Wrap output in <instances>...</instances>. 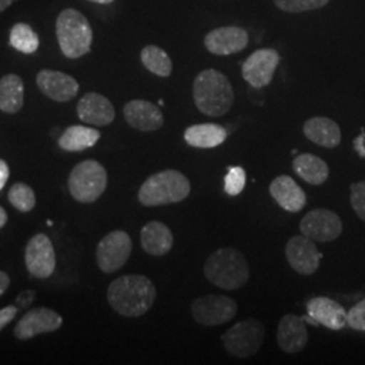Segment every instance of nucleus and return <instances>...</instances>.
<instances>
[{
    "mask_svg": "<svg viewBox=\"0 0 365 365\" xmlns=\"http://www.w3.org/2000/svg\"><path fill=\"white\" fill-rule=\"evenodd\" d=\"M141 245L148 255L164 256L173 247V235L163 222H149L141 230Z\"/></svg>",
    "mask_w": 365,
    "mask_h": 365,
    "instance_id": "nucleus-23",
    "label": "nucleus"
},
{
    "mask_svg": "<svg viewBox=\"0 0 365 365\" xmlns=\"http://www.w3.org/2000/svg\"><path fill=\"white\" fill-rule=\"evenodd\" d=\"M303 133L318 146L333 149L341 143V130L337 122L327 117H314L307 119L303 125Z\"/></svg>",
    "mask_w": 365,
    "mask_h": 365,
    "instance_id": "nucleus-22",
    "label": "nucleus"
},
{
    "mask_svg": "<svg viewBox=\"0 0 365 365\" xmlns=\"http://www.w3.org/2000/svg\"><path fill=\"white\" fill-rule=\"evenodd\" d=\"M191 192L185 175L175 170H161L149 176L138 191V200L146 207L179 203Z\"/></svg>",
    "mask_w": 365,
    "mask_h": 365,
    "instance_id": "nucleus-4",
    "label": "nucleus"
},
{
    "mask_svg": "<svg viewBox=\"0 0 365 365\" xmlns=\"http://www.w3.org/2000/svg\"><path fill=\"white\" fill-rule=\"evenodd\" d=\"M286 257L289 267L297 274L304 276L315 274L321 262V253L315 242L303 235L289 238L286 245Z\"/></svg>",
    "mask_w": 365,
    "mask_h": 365,
    "instance_id": "nucleus-12",
    "label": "nucleus"
},
{
    "mask_svg": "<svg viewBox=\"0 0 365 365\" xmlns=\"http://www.w3.org/2000/svg\"><path fill=\"white\" fill-rule=\"evenodd\" d=\"M249 43V34L240 26L218 27L205 38L207 51L217 56H230L244 51Z\"/></svg>",
    "mask_w": 365,
    "mask_h": 365,
    "instance_id": "nucleus-15",
    "label": "nucleus"
},
{
    "mask_svg": "<svg viewBox=\"0 0 365 365\" xmlns=\"http://www.w3.org/2000/svg\"><path fill=\"white\" fill-rule=\"evenodd\" d=\"M276 339L279 348L283 352L292 354L304 349L309 341V333L304 319L295 314L284 315L279 322Z\"/></svg>",
    "mask_w": 365,
    "mask_h": 365,
    "instance_id": "nucleus-17",
    "label": "nucleus"
},
{
    "mask_svg": "<svg viewBox=\"0 0 365 365\" xmlns=\"http://www.w3.org/2000/svg\"><path fill=\"white\" fill-rule=\"evenodd\" d=\"M280 63V54L271 48L252 53L242 66V78L253 88L267 87Z\"/></svg>",
    "mask_w": 365,
    "mask_h": 365,
    "instance_id": "nucleus-11",
    "label": "nucleus"
},
{
    "mask_svg": "<svg viewBox=\"0 0 365 365\" xmlns=\"http://www.w3.org/2000/svg\"><path fill=\"white\" fill-rule=\"evenodd\" d=\"M351 205L357 217L365 222V180L351 185Z\"/></svg>",
    "mask_w": 365,
    "mask_h": 365,
    "instance_id": "nucleus-33",
    "label": "nucleus"
},
{
    "mask_svg": "<svg viewBox=\"0 0 365 365\" xmlns=\"http://www.w3.org/2000/svg\"><path fill=\"white\" fill-rule=\"evenodd\" d=\"M37 84L42 93L56 102H69L78 92V83L69 75L57 71H41Z\"/></svg>",
    "mask_w": 365,
    "mask_h": 365,
    "instance_id": "nucleus-16",
    "label": "nucleus"
},
{
    "mask_svg": "<svg viewBox=\"0 0 365 365\" xmlns=\"http://www.w3.org/2000/svg\"><path fill=\"white\" fill-rule=\"evenodd\" d=\"M10 286V277L9 274L0 271V297L6 292V289Z\"/></svg>",
    "mask_w": 365,
    "mask_h": 365,
    "instance_id": "nucleus-39",
    "label": "nucleus"
},
{
    "mask_svg": "<svg viewBox=\"0 0 365 365\" xmlns=\"http://www.w3.org/2000/svg\"><path fill=\"white\" fill-rule=\"evenodd\" d=\"M90 1H95V3H99V4H110L114 0H90Z\"/></svg>",
    "mask_w": 365,
    "mask_h": 365,
    "instance_id": "nucleus-42",
    "label": "nucleus"
},
{
    "mask_svg": "<svg viewBox=\"0 0 365 365\" xmlns=\"http://www.w3.org/2000/svg\"><path fill=\"white\" fill-rule=\"evenodd\" d=\"M247 184V173L241 167L230 168L225 178V191L230 196L240 195Z\"/></svg>",
    "mask_w": 365,
    "mask_h": 365,
    "instance_id": "nucleus-32",
    "label": "nucleus"
},
{
    "mask_svg": "<svg viewBox=\"0 0 365 365\" xmlns=\"http://www.w3.org/2000/svg\"><path fill=\"white\" fill-rule=\"evenodd\" d=\"M14 0H0V13L13 4Z\"/></svg>",
    "mask_w": 365,
    "mask_h": 365,
    "instance_id": "nucleus-41",
    "label": "nucleus"
},
{
    "mask_svg": "<svg viewBox=\"0 0 365 365\" xmlns=\"http://www.w3.org/2000/svg\"><path fill=\"white\" fill-rule=\"evenodd\" d=\"M302 235L318 242H331L342 233V222L339 215L327 209L309 211L300 221Z\"/></svg>",
    "mask_w": 365,
    "mask_h": 365,
    "instance_id": "nucleus-10",
    "label": "nucleus"
},
{
    "mask_svg": "<svg viewBox=\"0 0 365 365\" xmlns=\"http://www.w3.org/2000/svg\"><path fill=\"white\" fill-rule=\"evenodd\" d=\"M265 336V327L257 319H245L222 334L227 352L237 359H248L259 352Z\"/></svg>",
    "mask_w": 365,
    "mask_h": 365,
    "instance_id": "nucleus-7",
    "label": "nucleus"
},
{
    "mask_svg": "<svg viewBox=\"0 0 365 365\" xmlns=\"http://www.w3.org/2000/svg\"><path fill=\"white\" fill-rule=\"evenodd\" d=\"M107 299L122 317L135 318L150 310L156 299V287L146 276L126 274L108 286Z\"/></svg>",
    "mask_w": 365,
    "mask_h": 365,
    "instance_id": "nucleus-1",
    "label": "nucleus"
},
{
    "mask_svg": "<svg viewBox=\"0 0 365 365\" xmlns=\"http://www.w3.org/2000/svg\"><path fill=\"white\" fill-rule=\"evenodd\" d=\"M346 322L354 330L365 331V299L359 302L348 312Z\"/></svg>",
    "mask_w": 365,
    "mask_h": 365,
    "instance_id": "nucleus-34",
    "label": "nucleus"
},
{
    "mask_svg": "<svg viewBox=\"0 0 365 365\" xmlns=\"http://www.w3.org/2000/svg\"><path fill=\"white\" fill-rule=\"evenodd\" d=\"M25 261L31 276L37 279L49 277L56 268V255L51 238L42 233L34 235L27 244Z\"/></svg>",
    "mask_w": 365,
    "mask_h": 365,
    "instance_id": "nucleus-13",
    "label": "nucleus"
},
{
    "mask_svg": "<svg viewBox=\"0 0 365 365\" xmlns=\"http://www.w3.org/2000/svg\"><path fill=\"white\" fill-rule=\"evenodd\" d=\"M107 172L102 164L95 160L78 163L68 179V188L72 197L81 203L98 200L107 187Z\"/></svg>",
    "mask_w": 365,
    "mask_h": 365,
    "instance_id": "nucleus-6",
    "label": "nucleus"
},
{
    "mask_svg": "<svg viewBox=\"0 0 365 365\" xmlns=\"http://www.w3.org/2000/svg\"><path fill=\"white\" fill-rule=\"evenodd\" d=\"M9 200L14 207L22 212L31 211L36 206V195L31 187L24 182H16L10 188Z\"/></svg>",
    "mask_w": 365,
    "mask_h": 365,
    "instance_id": "nucleus-30",
    "label": "nucleus"
},
{
    "mask_svg": "<svg viewBox=\"0 0 365 365\" xmlns=\"http://www.w3.org/2000/svg\"><path fill=\"white\" fill-rule=\"evenodd\" d=\"M274 6L286 13H304L325 7L330 0H274Z\"/></svg>",
    "mask_w": 365,
    "mask_h": 365,
    "instance_id": "nucleus-31",
    "label": "nucleus"
},
{
    "mask_svg": "<svg viewBox=\"0 0 365 365\" xmlns=\"http://www.w3.org/2000/svg\"><path fill=\"white\" fill-rule=\"evenodd\" d=\"M101 138V133L87 126H71L58 140V145L66 152H81L92 148Z\"/></svg>",
    "mask_w": 365,
    "mask_h": 365,
    "instance_id": "nucleus-27",
    "label": "nucleus"
},
{
    "mask_svg": "<svg viewBox=\"0 0 365 365\" xmlns=\"http://www.w3.org/2000/svg\"><path fill=\"white\" fill-rule=\"evenodd\" d=\"M205 276L214 286L235 291L248 283L250 269L248 261L238 249L221 248L206 260Z\"/></svg>",
    "mask_w": 365,
    "mask_h": 365,
    "instance_id": "nucleus-3",
    "label": "nucleus"
},
{
    "mask_svg": "<svg viewBox=\"0 0 365 365\" xmlns=\"http://www.w3.org/2000/svg\"><path fill=\"white\" fill-rule=\"evenodd\" d=\"M131 249L130 235L123 230H114L99 242L96 248V262L105 274H113L129 260Z\"/></svg>",
    "mask_w": 365,
    "mask_h": 365,
    "instance_id": "nucleus-9",
    "label": "nucleus"
},
{
    "mask_svg": "<svg viewBox=\"0 0 365 365\" xmlns=\"http://www.w3.org/2000/svg\"><path fill=\"white\" fill-rule=\"evenodd\" d=\"M6 222H7V212L3 207H0V229L6 225Z\"/></svg>",
    "mask_w": 365,
    "mask_h": 365,
    "instance_id": "nucleus-40",
    "label": "nucleus"
},
{
    "mask_svg": "<svg viewBox=\"0 0 365 365\" xmlns=\"http://www.w3.org/2000/svg\"><path fill=\"white\" fill-rule=\"evenodd\" d=\"M269 192L276 203L288 212H299L307 205L304 191L287 175L277 176L269 185Z\"/></svg>",
    "mask_w": 365,
    "mask_h": 365,
    "instance_id": "nucleus-21",
    "label": "nucleus"
},
{
    "mask_svg": "<svg viewBox=\"0 0 365 365\" xmlns=\"http://www.w3.org/2000/svg\"><path fill=\"white\" fill-rule=\"evenodd\" d=\"M78 115L83 122L93 126H107L115 118V110L111 102L101 93H86L78 105Z\"/></svg>",
    "mask_w": 365,
    "mask_h": 365,
    "instance_id": "nucleus-18",
    "label": "nucleus"
},
{
    "mask_svg": "<svg viewBox=\"0 0 365 365\" xmlns=\"http://www.w3.org/2000/svg\"><path fill=\"white\" fill-rule=\"evenodd\" d=\"M192 93L196 108L207 117H222L235 103L229 78L217 69L202 71L194 80Z\"/></svg>",
    "mask_w": 365,
    "mask_h": 365,
    "instance_id": "nucleus-2",
    "label": "nucleus"
},
{
    "mask_svg": "<svg viewBox=\"0 0 365 365\" xmlns=\"http://www.w3.org/2000/svg\"><path fill=\"white\" fill-rule=\"evenodd\" d=\"M306 310L318 325H324L331 330H341L348 324L346 312L336 300L325 297H317L307 302Z\"/></svg>",
    "mask_w": 365,
    "mask_h": 365,
    "instance_id": "nucleus-20",
    "label": "nucleus"
},
{
    "mask_svg": "<svg viewBox=\"0 0 365 365\" xmlns=\"http://www.w3.org/2000/svg\"><path fill=\"white\" fill-rule=\"evenodd\" d=\"M123 115L131 128L140 131L158 130L164 125L161 110L148 101H130L123 107Z\"/></svg>",
    "mask_w": 365,
    "mask_h": 365,
    "instance_id": "nucleus-19",
    "label": "nucleus"
},
{
    "mask_svg": "<svg viewBox=\"0 0 365 365\" xmlns=\"http://www.w3.org/2000/svg\"><path fill=\"white\" fill-rule=\"evenodd\" d=\"M9 176H10V170H9L7 163L4 160H0V191L6 185V182L9 180Z\"/></svg>",
    "mask_w": 365,
    "mask_h": 365,
    "instance_id": "nucleus-38",
    "label": "nucleus"
},
{
    "mask_svg": "<svg viewBox=\"0 0 365 365\" xmlns=\"http://www.w3.org/2000/svg\"><path fill=\"white\" fill-rule=\"evenodd\" d=\"M36 299V292L33 289H25L15 298V306L18 309H26Z\"/></svg>",
    "mask_w": 365,
    "mask_h": 365,
    "instance_id": "nucleus-35",
    "label": "nucleus"
},
{
    "mask_svg": "<svg viewBox=\"0 0 365 365\" xmlns=\"http://www.w3.org/2000/svg\"><path fill=\"white\" fill-rule=\"evenodd\" d=\"M16 313H18L16 306H7L0 310V330H3L13 321L14 318L16 317Z\"/></svg>",
    "mask_w": 365,
    "mask_h": 365,
    "instance_id": "nucleus-36",
    "label": "nucleus"
},
{
    "mask_svg": "<svg viewBox=\"0 0 365 365\" xmlns=\"http://www.w3.org/2000/svg\"><path fill=\"white\" fill-rule=\"evenodd\" d=\"M353 148H354V150L357 152V155L360 157H364L365 158V131L363 130V133L359 135V137H356L354 138V141H353Z\"/></svg>",
    "mask_w": 365,
    "mask_h": 365,
    "instance_id": "nucleus-37",
    "label": "nucleus"
},
{
    "mask_svg": "<svg viewBox=\"0 0 365 365\" xmlns=\"http://www.w3.org/2000/svg\"><path fill=\"white\" fill-rule=\"evenodd\" d=\"M24 106V81L16 75L0 78V110L9 114L18 113Z\"/></svg>",
    "mask_w": 365,
    "mask_h": 365,
    "instance_id": "nucleus-26",
    "label": "nucleus"
},
{
    "mask_svg": "<svg viewBox=\"0 0 365 365\" xmlns=\"http://www.w3.org/2000/svg\"><path fill=\"white\" fill-rule=\"evenodd\" d=\"M141 61L145 68L160 78H168L172 73V61L165 51L156 45H148L141 52Z\"/></svg>",
    "mask_w": 365,
    "mask_h": 365,
    "instance_id": "nucleus-28",
    "label": "nucleus"
},
{
    "mask_svg": "<svg viewBox=\"0 0 365 365\" xmlns=\"http://www.w3.org/2000/svg\"><path fill=\"white\" fill-rule=\"evenodd\" d=\"M227 138V130L221 125L200 123L190 126L184 131V140L190 146L199 149H211L223 144Z\"/></svg>",
    "mask_w": 365,
    "mask_h": 365,
    "instance_id": "nucleus-24",
    "label": "nucleus"
},
{
    "mask_svg": "<svg viewBox=\"0 0 365 365\" xmlns=\"http://www.w3.org/2000/svg\"><path fill=\"white\" fill-rule=\"evenodd\" d=\"M63 325V318L60 314L51 309H33L27 312L18 325L15 327V336L19 339H30L38 334L51 333L58 330Z\"/></svg>",
    "mask_w": 365,
    "mask_h": 365,
    "instance_id": "nucleus-14",
    "label": "nucleus"
},
{
    "mask_svg": "<svg viewBox=\"0 0 365 365\" xmlns=\"http://www.w3.org/2000/svg\"><path fill=\"white\" fill-rule=\"evenodd\" d=\"M10 43L16 51L31 54L38 49V36L26 24H18L11 29Z\"/></svg>",
    "mask_w": 365,
    "mask_h": 365,
    "instance_id": "nucleus-29",
    "label": "nucleus"
},
{
    "mask_svg": "<svg viewBox=\"0 0 365 365\" xmlns=\"http://www.w3.org/2000/svg\"><path fill=\"white\" fill-rule=\"evenodd\" d=\"M57 39L68 58H78L90 52L92 29L87 18L73 9H66L57 18Z\"/></svg>",
    "mask_w": 365,
    "mask_h": 365,
    "instance_id": "nucleus-5",
    "label": "nucleus"
},
{
    "mask_svg": "<svg viewBox=\"0 0 365 365\" xmlns=\"http://www.w3.org/2000/svg\"><path fill=\"white\" fill-rule=\"evenodd\" d=\"M237 303L226 295L210 294L194 300L191 313L199 325L218 327L232 321L237 314Z\"/></svg>",
    "mask_w": 365,
    "mask_h": 365,
    "instance_id": "nucleus-8",
    "label": "nucleus"
},
{
    "mask_svg": "<svg viewBox=\"0 0 365 365\" xmlns=\"http://www.w3.org/2000/svg\"><path fill=\"white\" fill-rule=\"evenodd\" d=\"M295 173L304 182L312 185H321L329 178V167L321 157L312 153H303L295 157L292 163Z\"/></svg>",
    "mask_w": 365,
    "mask_h": 365,
    "instance_id": "nucleus-25",
    "label": "nucleus"
}]
</instances>
